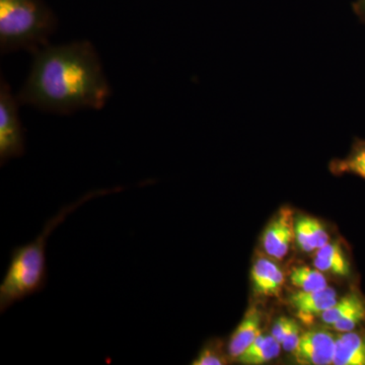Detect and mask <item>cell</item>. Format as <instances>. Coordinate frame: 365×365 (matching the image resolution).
<instances>
[{
	"label": "cell",
	"mask_w": 365,
	"mask_h": 365,
	"mask_svg": "<svg viewBox=\"0 0 365 365\" xmlns=\"http://www.w3.org/2000/svg\"><path fill=\"white\" fill-rule=\"evenodd\" d=\"M111 96L98 53L90 42L45 46L34 53L19 102L44 111L69 114L100 110Z\"/></svg>",
	"instance_id": "1"
},
{
	"label": "cell",
	"mask_w": 365,
	"mask_h": 365,
	"mask_svg": "<svg viewBox=\"0 0 365 365\" xmlns=\"http://www.w3.org/2000/svg\"><path fill=\"white\" fill-rule=\"evenodd\" d=\"M281 345L272 335L261 334L237 361L246 365L267 364L280 354Z\"/></svg>",
	"instance_id": "13"
},
{
	"label": "cell",
	"mask_w": 365,
	"mask_h": 365,
	"mask_svg": "<svg viewBox=\"0 0 365 365\" xmlns=\"http://www.w3.org/2000/svg\"><path fill=\"white\" fill-rule=\"evenodd\" d=\"M353 9L359 16L360 20L365 24V0H357L353 6Z\"/></svg>",
	"instance_id": "21"
},
{
	"label": "cell",
	"mask_w": 365,
	"mask_h": 365,
	"mask_svg": "<svg viewBox=\"0 0 365 365\" xmlns=\"http://www.w3.org/2000/svg\"><path fill=\"white\" fill-rule=\"evenodd\" d=\"M337 292L333 287H327L324 289L314 292H299L290 295L289 304L294 309L297 316L304 323L309 324L314 318H319L327 309L337 302Z\"/></svg>",
	"instance_id": "7"
},
{
	"label": "cell",
	"mask_w": 365,
	"mask_h": 365,
	"mask_svg": "<svg viewBox=\"0 0 365 365\" xmlns=\"http://www.w3.org/2000/svg\"><path fill=\"white\" fill-rule=\"evenodd\" d=\"M336 338L337 336L323 329H312L302 334L292 352L295 361L302 365L333 364Z\"/></svg>",
	"instance_id": "5"
},
{
	"label": "cell",
	"mask_w": 365,
	"mask_h": 365,
	"mask_svg": "<svg viewBox=\"0 0 365 365\" xmlns=\"http://www.w3.org/2000/svg\"><path fill=\"white\" fill-rule=\"evenodd\" d=\"M294 213L290 207H282L269 222L262 237V246L268 256L282 260L294 240Z\"/></svg>",
	"instance_id": "6"
},
{
	"label": "cell",
	"mask_w": 365,
	"mask_h": 365,
	"mask_svg": "<svg viewBox=\"0 0 365 365\" xmlns=\"http://www.w3.org/2000/svg\"><path fill=\"white\" fill-rule=\"evenodd\" d=\"M364 302V297L357 290H352L344 297L338 299L334 306L327 309L325 313L321 314L319 319H322L324 324L331 327L336 322L344 318L346 314H349L353 309L361 306Z\"/></svg>",
	"instance_id": "15"
},
{
	"label": "cell",
	"mask_w": 365,
	"mask_h": 365,
	"mask_svg": "<svg viewBox=\"0 0 365 365\" xmlns=\"http://www.w3.org/2000/svg\"><path fill=\"white\" fill-rule=\"evenodd\" d=\"M306 220L309 230H311L312 235H313L317 250L321 249L322 247L326 246L328 242H330V235L321 220L312 217V216H306Z\"/></svg>",
	"instance_id": "18"
},
{
	"label": "cell",
	"mask_w": 365,
	"mask_h": 365,
	"mask_svg": "<svg viewBox=\"0 0 365 365\" xmlns=\"http://www.w3.org/2000/svg\"><path fill=\"white\" fill-rule=\"evenodd\" d=\"M314 266L323 273H330L339 277L351 275V263L339 242H328L317 250Z\"/></svg>",
	"instance_id": "11"
},
{
	"label": "cell",
	"mask_w": 365,
	"mask_h": 365,
	"mask_svg": "<svg viewBox=\"0 0 365 365\" xmlns=\"http://www.w3.org/2000/svg\"><path fill=\"white\" fill-rule=\"evenodd\" d=\"M290 281L294 287L302 292H314L328 287L326 276L319 269L297 266L292 269Z\"/></svg>",
	"instance_id": "14"
},
{
	"label": "cell",
	"mask_w": 365,
	"mask_h": 365,
	"mask_svg": "<svg viewBox=\"0 0 365 365\" xmlns=\"http://www.w3.org/2000/svg\"><path fill=\"white\" fill-rule=\"evenodd\" d=\"M262 322V312L256 307H250L228 341L227 354L230 360L239 359L261 335Z\"/></svg>",
	"instance_id": "8"
},
{
	"label": "cell",
	"mask_w": 365,
	"mask_h": 365,
	"mask_svg": "<svg viewBox=\"0 0 365 365\" xmlns=\"http://www.w3.org/2000/svg\"><path fill=\"white\" fill-rule=\"evenodd\" d=\"M227 353L223 350V344L220 339L206 341L195 359L191 362L192 365H225L228 364Z\"/></svg>",
	"instance_id": "16"
},
{
	"label": "cell",
	"mask_w": 365,
	"mask_h": 365,
	"mask_svg": "<svg viewBox=\"0 0 365 365\" xmlns=\"http://www.w3.org/2000/svg\"><path fill=\"white\" fill-rule=\"evenodd\" d=\"M333 364L365 365V328L337 336Z\"/></svg>",
	"instance_id": "10"
},
{
	"label": "cell",
	"mask_w": 365,
	"mask_h": 365,
	"mask_svg": "<svg viewBox=\"0 0 365 365\" xmlns=\"http://www.w3.org/2000/svg\"><path fill=\"white\" fill-rule=\"evenodd\" d=\"M54 29L51 14L37 0H0L2 54L21 49L37 52L48 45Z\"/></svg>",
	"instance_id": "3"
},
{
	"label": "cell",
	"mask_w": 365,
	"mask_h": 365,
	"mask_svg": "<svg viewBox=\"0 0 365 365\" xmlns=\"http://www.w3.org/2000/svg\"><path fill=\"white\" fill-rule=\"evenodd\" d=\"M19 100L4 78L0 86V165L25 153V135L19 116Z\"/></svg>",
	"instance_id": "4"
},
{
	"label": "cell",
	"mask_w": 365,
	"mask_h": 365,
	"mask_svg": "<svg viewBox=\"0 0 365 365\" xmlns=\"http://www.w3.org/2000/svg\"><path fill=\"white\" fill-rule=\"evenodd\" d=\"M255 294L269 297H279L285 282L284 272L268 258H259L251 270Z\"/></svg>",
	"instance_id": "9"
},
{
	"label": "cell",
	"mask_w": 365,
	"mask_h": 365,
	"mask_svg": "<svg viewBox=\"0 0 365 365\" xmlns=\"http://www.w3.org/2000/svg\"><path fill=\"white\" fill-rule=\"evenodd\" d=\"M122 188L97 190L90 192L76 202L64 206L56 215L46 222L41 234L33 242L16 247L0 284V313L4 314L16 304L42 292L47 284V256L46 247L50 235L81 205L98 197L117 193Z\"/></svg>",
	"instance_id": "2"
},
{
	"label": "cell",
	"mask_w": 365,
	"mask_h": 365,
	"mask_svg": "<svg viewBox=\"0 0 365 365\" xmlns=\"http://www.w3.org/2000/svg\"><path fill=\"white\" fill-rule=\"evenodd\" d=\"M335 176L353 175L365 180V139L355 138L349 153L343 158H335L329 165Z\"/></svg>",
	"instance_id": "12"
},
{
	"label": "cell",
	"mask_w": 365,
	"mask_h": 365,
	"mask_svg": "<svg viewBox=\"0 0 365 365\" xmlns=\"http://www.w3.org/2000/svg\"><path fill=\"white\" fill-rule=\"evenodd\" d=\"M300 337H302V333H300L299 324L297 323V321H294L292 328L288 331L287 335L285 336L284 339L281 343L283 349L287 352H294L297 344H299Z\"/></svg>",
	"instance_id": "19"
},
{
	"label": "cell",
	"mask_w": 365,
	"mask_h": 365,
	"mask_svg": "<svg viewBox=\"0 0 365 365\" xmlns=\"http://www.w3.org/2000/svg\"><path fill=\"white\" fill-rule=\"evenodd\" d=\"M294 240L302 251L306 253L317 251L313 235L307 222L306 215L294 217Z\"/></svg>",
	"instance_id": "17"
},
{
	"label": "cell",
	"mask_w": 365,
	"mask_h": 365,
	"mask_svg": "<svg viewBox=\"0 0 365 365\" xmlns=\"http://www.w3.org/2000/svg\"><path fill=\"white\" fill-rule=\"evenodd\" d=\"M294 322V319L287 318V317H281L274 325L271 335L281 344L285 336L287 335L288 331L292 328Z\"/></svg>",
	"instance_id": "20"
}]
</instances>
